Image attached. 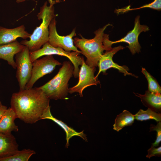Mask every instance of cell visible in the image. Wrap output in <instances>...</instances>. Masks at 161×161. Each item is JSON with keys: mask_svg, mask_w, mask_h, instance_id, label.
<instances>
[{"mask_svg": "<svg viewBox=\"0 0 161 161\" xmlns=\"http://www.w3.org/2000/svg\"><path fill=\"white\" fill-rule=\"evenodd\" d=\"M50 99L37 87L25 89L13 93L11 107L17 118L25 123L33 124L41 120L49 107Z\"/></svg>", "mask_w": 161, "mask_h": 161, "instance_id": "cell-1", "label": "cell"}, {"mask_svg": "<svg viewBox=\"0 0 161 161\" xmlns=\"http://www.w3.org/2000/svg\"><path fill=\"white\" fill-rule=\"evenodd\" d=\"M112 25L108 24L96 30L94 37L92 39H86L81 34V38H75L74 43L80 49L81 54L86 58V63L91 67L97 66L98 61L103 54L104 50L107 51L112 47L110 43L109 35L104 33L109 26Z\"/></svg>", "mask_w": 161, "mask_h": 161, "instance_id": "cell-2", "label": "cell"}, {"mask_svg": "<svg viewBox=\"0 0 161 161\" xmlns=\"http://www.w3.org/2000/svg\"><path fill=\"white\" fill-rule=\"evenodd\" d=\"M74 66L70 61L63 62L57 74L44 85L37 87L50 99H66L69 93L68 82L73 76Z\"/></svg>", "mask_w": 161, "mask_h": 161, "instance_id": "cell-3", "label": "cell"}, {"mask_svg": "<svg viewBox=\"0 0 161 161\" xmlns=\"http://www.w3.org/2000/svg\"><path fill=\"white\" fill-rule=\"evenodd\" d=\"M47 1L41 7L40 12L37 16L39 20H42L39 26L37 27L31 34L30 40H24L20 42L27 47L30 51H33L41 48L44 44L48 41L49 25L52 20L57 16L55 14L53 4L48 6Z\"/></svg>", "mask_w": 161, "mask_h": 161, "instance_id": "cell-4", "label": "cell"}, {"mask_svg": "<svg viewBox=\"0 0 161 161\" xmlns=\"http://www.w3.org/2000/svg\"><path fill=\"white\" fill-rule=\"evenodd\" d=\"M80 54L77 52H67L61 48L54 47L48 42L44 44L42 48L35 51H30V58L32 62L43 56L56 55L67 57L73 66V76L75 78L78 77L79 66H81L84 59Z\"/></svg>", "mask_w": 161, "mask_h": 161, "instance_id": "cell-5", "label": "cell"}, {"mask_svg": "<svg viewBox=\"0 0 161 161\" xmlns=\"http://www.w3.org/2000/svg\"><path fill=\"white\" fill-rule=\"evenodd\" d=\"M30 50L25 46L24 49L15 55L16 65V77L18 82L19 91L25 89L32 74V62L30 55Z\"/></svg>", "mask_w": 161, "mask_h": 161, "instance_id": "cell-6", "label": "cell"}, {"mask_svg": "<svg viewBox=\"0 0 161 161\" xmlns=\"http://www.w3.org/2000/svg\"><path fill=\"white\" fill-rule=\"evenodd\" d=\"M61 64V62L54 58L52 55H46L41 59L35 60L32 62L31 76L25 89L32 88L39 79L52 73L57 66Z\"/></svg>", "mask_w": 161, "mask_h": 161, "instance_id": "cell-7", "label": "cell"}, {"mask_svg": "<svg viewBox=\"0 0 161 161\" xmlns=\"http://www.w3.org/2000/svg\"><path fill=\"white\" fill-rule=\"evenodd\" d=\"M55 17L51 21L49 27V35L48 42L52 46L62 48L67 52H76L81 54L74 43L73 38L76 35L75 28L66 36H61L58 34L56 27Z\"/></svg>", "mask_w": 161, "mask_h": 161, "instance_id": "cell-8", "label": "cell"}, {"mask_svg": "<svg viewBox=\"0 0 161 161\" xmlns=\"http://www.w3.org/2000/svg\"><path fill=\"white\" fill-rule=\"evenodd\" d=\"M81 66L78 74V82L76 85L69 88V93H78L80 97H82L84 89L90 86L97 85L99 81L94 75L95 67H91L87 65L84 59Z\"/></svg>", "mask_w": 161, "mask_h": 161, "instance_id": "cell-9", "label": "cell"}, {"mask_svg": "<svg viewBox=\"0 0 161 161\" xmlns=\"http://www.w3.org/2000/svg\"><path fill=\"white\" fill-rule=\"evenodd\" d=\"M140 16H137L134 21V27L133 29L129 32L123 38L115 41H110L111 45L113 44L120 42H125L129 44L127 47L133 55L140 52L141 46L138 41V36L142 32L148 31L149 27L146 25L140 24Z\"/></svg>", "mask_w": 161, "mask_h": 161, "instance_id": "cell-10", "label": "cell"}, {"mask_svg": "<svg viewBox=\"0 0 161 161\" xmlns=\"http://www.w3.org/2000/svg\"><path fill=\"white\" fill-rule=\"evenodd\" d=\"M124 48L125 47L121 46L112 48L109 50L106 51L105 52L101 55L97 64L99 71L97 75L95 76L96 78H97L101 72L105 74L106 71L111 68L117 69L120 72L123 73L125 76L128 75L137 77L134 74L128 72L129 69L127 66H120L113 60L112 58L114 55L119 51Z\"/></svg>", "mask_w": 161, "mask_h": 161, "instance_id": "cell-11", "label": "cell"}, {"mask_svg": "<svg viewBox=\"0 0 161 161\" xmlns=\"http://www.w3.org/2000/svg\"><path fill=\"white\" fill-rule=\"evenodd\" d=\"M31 35L25 30L23 25L11 29L0 27V45L12 42L19 37L26 40L30 38Z\"/></svg>", "mask_w": 161, "mask_h": 161, "instance_id": "cell-12", "label": "cell"}, {"mask_svg": "<svg viewBox=\"0 0 161 161\" xmlns=\"http://www.w3.org/2000/svg\"><path fill=\"white\" fill-rule=\"evenodd\" d=\"M25 46L17 40L12 42L0 45V59L6 61L13 69H16L14 57L21 51Z\"/></svg>", "mask_w": 161, "mask_h": 161, "instance_id": "cell-13", "label": "cell"}, {"mask_svg": "<svg viewBox=\"0 0 161 161\" xmlns=\"http://www.w3.org/2000/svg\"><path fill=\"white\" fill-rule=\"evenodd\" d=\"M18 145L12 134L0 133V158L12 155L18 151Z\"/></svg>", "mask_w": 161, "mask_h": 161, "instance_id": "cell-14", "label": "cell"}, {"mask_svg": "<svg viewBox=\"0 0 161 161\" xmlns=\"http://www.w3.org/2000/svg\"><path fill=\"white\" fill-rule=\"evenodd\" d=\"M17 118V115L13 109L11 107L7 108L0 119V133L10 135L13 131H18V126L14 122Z\"/></svg>", "mask_w": 161, "mask_h": 161, "instance_id": "cell-15", "label": "cell"}, {"mask_svg": "<svg viewBox=\"0 0 161 161\" xmlns=\"http://www.w3.org/2000/svg\"><path fill=\"white\" fill-rule=\"evenodd\" d=\"M45 119H49L52 120L61 126L64 130L66 135V148H68L69 145V139L74 136H79L86 141H87L86 135L84 133L83 131L80 132H77L72 128L68 126L62 121L54 117L51 113L50 107L48 108L41 118V120Z\"/></svg>", "mask_w": 161, "mask_h": 161, "instance_id": "cell-16", "label": "cell"}, {"mask_svg": "<svg viewBox=\"0 0 161 161\" xmlns=\"http://www.w3.org/2000/svg\"><path fill=\"white\" fill-rule=\"evenodd\" d=\"M137 96L140 97L141 101L145 106L156 112L160 111L161 108V93L150 92L146 91L145 94L137 93Z\"/></svg>", "mask_w": 161, "mask_h": 161, "instance_id": "cell-17", "label": "cell"}, {"mask_svg": "<svg viewBox=\"0 0 161 161\" xmlns=\"http://www.w3.org/2000/svg\"><path fill=\"white\" fill-rule=\"evenodd\" d=\"M134 119V115L125 110L117 116L113 125V129L119 131L125 126H131Z\"/></svg>", "mask_w": 161, "mask_h": 161, "instance_id": "cell-18", "label": "cell"}, {"mask_svg": "<svg viewBox=\"0 0 161 161\" xmlns=\"http://www.w3.org/2000/svg\"><path fill=\"white\" fill-rule=\"evenodd\" d=\"M134 117L135 119L141 121L152 119L156 120L157 122H161V114L156 112L149 108L145 111L140 109L134 115Z\"/></svg>", "mask_w": 161, "mask_h": 161, "instance_id": "cell-19", "label": "cell"}, {"mask_svg": "<svg viewBox=\"0 0 161 161\" xmlns=\"http://www.w3.org/2000/svg\"><path fill=\"white\" fill-rule=\"evenodd\" d=\"M35 151L29 149L18 151L15 154L7 157L0 158V161H28Z\"/></svg>", "mask_w": 161, "mask_h": 161, "instance_id": "cell-20", "label": "cell"}, {"mask_svg": "<svg viewBox=\"0 0 161 161\" xmlns=\"http://www.w3.org/2000/svg\"><path fill=\"white\" fill-rule=\"evenodd\" d=\"M141 72L147 80L148 90L151 92L161 93V88L157 80L145 68H142Z\"/></svg>", "mask_w": 161, "mask_h": 161, "instance_id": "cell-21", "label": "cell"}, {"mask_svg": "<svg viewBox=\"0 0 161 161\" xmlns=\"http://www.w3.org/2000/svg\"><path fill=\"white\" fill-rule=\"evenodd\" d=\"M144 8H149L158 10H160L161 9V0H154L151 3L136 8L130 9L128 6L126 8L117 10L116 11L117 13H124L129 11L140 9Z\"/></svg>", "mask_w": 161, "mask_h": 161, "instance_id": "cell-22", "label": "cell"}, {"mask_svg": "<svg viewBox=\"0 0 161 161\" xmlns=\"http://www.w3.org/2000/svg\"><path fill=\"white\" fill-rule=\"evenodd\" d=\"M150 131H156V139L155 142L152 143V145L157 147L159 145L161 141V122H158L156 125L151 124L150 128Z\"/></svg>", "mask_w": 161, "mask_h": 161, "instance_id": "cell-23", "label": "cell"}, {"mask_svg": "<svg viewBox=\"0 0 161 161\" xmlns=\"http://www.w3.org/2000/svg\"><path fill=\"white\" fill-rule=\"evenodd\" d=\"M152 145L148 150V154L146 157L150 158L153 156L160 157L161 155V147L155 148Z\"/></svg>", "mask_w": 161, "mask_h": 161, "instance_id": "cell-24", "label": "cell"}, {"mask_svg": "<svg viewBox=\"0 0 161 161\" xmlns=\"http://www.w3.org/2000/svg\"><path fill=\"white\" fill-rule=\"evenodd\" d=\"M26 0H16V2L17 3H20L23 2ZM62 0L64 1V0H48L50 4L54 5L55 4L62 1Z\"/></svg>", "mask_w": 161, "mask_h": 161, "instance_id": "cell-25", "label": "cell"}, {"mask_svg": "<svg viewBox=\"0 0 161 161\" xmlns=\"http://www.w3.org/2000/svg\"><path fill=\"white\" fill-rule=\"evenodd\" d=\"M7 109V107L3 105L0 101V119Z\"/></svg>", "mask_w": 161, "mask_h": 161, "instance_id": "cell-26", "label": "cell"}, {"mask_svg": "<svg viewBox=\"0 0 161 161\" xmlns=\"http://www.w3.org/2000/svg\"></svg>", "mask_w": 161, "mask_h": 161, "instance_id": "cell-27", "label": "cell"}]
</instances>
